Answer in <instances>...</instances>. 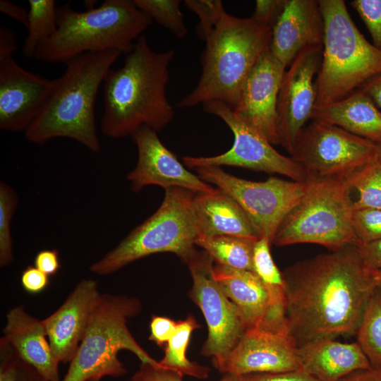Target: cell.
<instances>
[{"label":"cell","mask_w":381,"mask_h":381,"mask_svg":"<svg viewBox=\"0 0 381 381\" xmlns=\"http://www.w3.org/2000/svg\"><path fill=\"white\" fill-rule=\"evenodd\" d=\"M286 320L297 346L319 339L356 334L377 287L357 246L318 255L283 273Z\"/></svg>","instance_id":"1"},{"label":"cell","mask_w":381,"mask_h":381,"mask_svg":"<svg viewBox=\"0 0 381 381\" xmlns=\"http://www.w3.org/2000/svg\"><path fill=\"white\" fill-rule=\"evenodd\" d=\"M175 52L153 51L145 35L135 41L122 67L110 69L103 82L101 131L111 138L131 135L140 127L163 129L174 117L167 97L169 64Z\"/></svg>","instance_id":"2"},{"label":"cell","mask_w":381,"mask_h":381,"mask_svg":"<svg viewBox=\"0 0 381 381\" xmlns=\"http://www.w3.org/2000/svg\"><path fill=\"white\" fill-rule=\"evenodd\" d=\"M121 52L85 53L64 64L65 72L54 79L53 90L42 111L25 132V138L43 145L68 138L93 152L101 150L95 119L97 92Z\"/></svg>","instance_id":"3"},{"label":"cell","mask_w":381,"mask_h":381,"mask_svg":"<svg viewBox=\"0 0 381 381\" xmlns=\"http://www.w3.org/2000/svg\"><path fill=\"white\" fill-rule=\"evenodd\" d=\"M271 37L270 28L226 12L205 40L195 87L176 107L189 108L218 100L234 109L248 75L269 49Z\"/></svg>","instance_id":"4"},{"label":"cell","mask_w":381,"mask_h":381,"mask_svg":"<svg viewBox=\"0 0 381 381\" xmlns=\"http://www.w3.org/2000/svg\"><path fill=\"white\" fill-rule=\"evenodd\" d=\"M56 14V31L39 44L35 55L47 63L108 50L128 54L152 23L133 0H106L83 12L65 4L57 7Z\"/></svg>","instance_id":"5"},{"label":"cell","mask_w":381,"mask_h":381,"mask_svg":"<svg viewBox=\"0 0 381 381\" xmlns=\"http://www.w3.org/2000/svg\"><path fill=\"white\" fill-rule=\"evenodd\" d=\"M324 22L315 109L339 100L381 73V51L352 20L343 0H318Z\"/></svg>","instance_id":"6"},{"label":"cell","mask_w":381,"mask_h":381,"mask_svg":"<svg viewBox=\"0 0 381 381\" xmlns=\"http://www.w3.org/2000/svg\"><path fill=\"white\" fill-rule=\"evenodd\" d=\"M141 310L138 298L102 294L61 381H100L106 377L126 375L127 370L118 358L122 350L133 353L141 363L160 365L137 342L127 326L128 320Z\"/></svg>","instance_id":"7"},{"label":"cell","mask_w":381,"mask_h":381,"mask_svg":"<svg viewBox=\"0 0 381 381\" xmlns=\"http://www.w3.org/2000/svg\"><path fill=\"white\" fill-rule=\"evenodd\" d=\"M195 194L177 187L166 189L157 210L92 264L90 271L99 275L111 274L135 260L159 253H174L186 264L198 251L195 248L200 235L194 207Z\"/></svg>","instance_id":"8"},{"label":"cell","mask_w":381,"mask_h":381,"mask_svg":"<svg viewBox=\"0 0 381 381\" xmlns=\"http://www.w3.org/2000/svg\"><path fill=\"white\" fill-rule=\"evenodd\" d=\"M351 191L348 179L307 182L303 198L280 224L272 244L314 243L329 251L359 246L352 224Z\"/></svg>","instance_id":"9"},{"label":"cell","mask_w":381,"mask_h":381,"mask_svg":"<svg viewBox=\"0 0 381 381\" xmlns=\"http://www.w3.org/2000/svg\"><path fill=\"white\" fill-rule=\"evenodd\" d=\"M375 150L373 142L313 119L298 135L291 157L304 170L307 182L349 179L375 159Z\"/></svg>","instance_id":"10"},{"label":"cell","mask_w":381,"mask_h":381,"mask_svg":"<svg viewBox=\"0 0 381 381\" xmlns=\"http://www.w3.org/2000/svg\"><path fill=\"white\" fill-rule=\"evenodd\" d=\"M195 170L202 180L232 197L246 214L258 237H267L272 244L280 224L303 198L307 188V182L277 177L251 181L229 174L216 166L200 167Z\"/></svg>","instance_id":"11"},{"label":"cell","mask_w":381,"mask_h":381,"mask_svg":"<svg viewBox=\"0 0 381 381\" xmlns=\"http://www.w3.org/2000/svg\"><path fill=\"white\" fill-rule=\"evenodd\" d=\"M205 112L219 117L232 131L234 140L226 152L214 156L182 158L190 169L207 166H230L267 174H279L298 182H307L301 166L277 151L265 135L238 116L225 103L212 100L202 104Z\"/></svg>","instance_id":"12"},{"label":"cell","mask_w":381,"mask_h":381,"mask_svg":"<svg viewBox=\"0 0 381 381\" xmlns=\"http://www.w3.org/2000/svg\"><path fill=\"white\" fill-rule=\"evenodd\" d=\"M213 261L204 250L198 251L186 265L193 279L190 298L200 308L207 325L201 353L212 357L220 372L247 329L239 310L214 279Z\"/></svg>","instance_id":"13"},{"label":"cell","mask_w":381,"mask_h":381,"mask_svg":"<svg viewBox=\"0 0 381 381\" xmlns=\"http://www.w3.org/2000/svg\"><path fill=\"white\" fill-rule=\"evenodd\" d=\"M322 45L302 51L285 71L277 104L279 143L291 155L296 139L315 109L318 73Z\"/></svg>","instance_id":"14"},{"label":"cell","mask_w":381,"mask_h":381,"mask_svg":"<svg viewBox=\"0 0 381 381\" xmlns=\"http://www.w3.org/2000/svg\"><path fill=\"white\" fill-rule=\"evenodd\" d=\"M131 137L137 147L138 160L128 174L131 189L139 192L155 185L184 188L195 193H211L217 188L189 171L176 156L162 143L157 131L148 126L138 128Z\"/></svg>","instance_id":"15"},{"label":"cell","mask_w":381,"mask_h":381,"mask_svg":"<svg viewBox=\"0 0 381 381\" xmlns=\"http://www.w3.org/2000/svg\"><path fill=\"white\" fill-rule=\"evenodd\" d=\"M54 80L28 71L13 57L0 59V128L25 132L37 118Z\"/></svg>","instance_id":"16"},{"label":"cell","mask_w":381,"mask_h":381,"mask_svg":"<svg viewBox=\"0 0 381 381\" xmlns=\"http://www.w3.org/2000/svg\"><path fill=\"white\" fill-rule=\"evenodd\" d=\"M301 369L298 346L289 332L253 327L246 330L220 373L245 375Z\"/></svg>","instance_id":"17"},{"label":"cell","mask_w":381,"mask_h":381,"mask_svg":"<svg viewBox=\"0 0 381 381\" xmlns=\"http://www.w3.org/2000/svg\"><path fill=\"white\" fill-rule=\"evenodd\" d=\"M213 277L239 310L247 329L258 327L277 332H289L285 308L276 304L266 286L253 272L216 264Z\"/></svg>","instance_id":"18"},{"label":"cell","mask_w":381,"mask_h":381,"mask_svg":"<svg viewBox=\"0 0 381 381\" xmlns=\"http://www.w3.org/2000/svg\"><path fill=\"white\" fill-rule=\"evenodd\" d=\"M286 68L267 49L248 75L237 105L238 116L260 131L274 145H280L277 104Z\"/></svg>","instance_id":"19"},{"label":"cell","mask_w":381,"mask_h":381,"mask_svg":"<svg viewBox=\"0 0 381 381\" xmlns=\"http://www.w3.org/2000/svg\"><path fill=\"white\" fill-rule=\"evenodd\" d=\"M101 294L96 281L83 279L56 310L42 320L59 363H70L74 358Z\"/></svg>","instance_id":"20"},{"label":"cell","mask_w":381,"mask_h":381,"mask_svg":"<svg viewBox=\"0 0 381 381\" xmlns=\"http://www.w3.org/2000/svg\"><path fill=\"white\" fill-rule=\"evenodd\" d=\"M324 22L318 1L286 0L272 29L270 52L286 68L304 49L322 46Z\"/></svg>","instance_id":"21"},{"label":"cell","mask_w":381,"mask_h":381,"mask_svg":"<svg viewBox=\"0 0 381 381\" xmlns=\"http://www.w3.org/2000/svg\"><path fill=\"white\" fill-rule=\"evenodd\" d=\"M3 329L4 339L17 354L47 381H61L59 365L42 320L29 314L23 306L8 310Z\"/></svg>","instance_id":"22"},{"label":"cell","mask_w":381,"mask_h":381,"mask_svg":"<svg viewBox=\"0 0 381 381\" xmlns=\"http://www.w3.org/2000/svg\"><path fill=\"white\" fill-rule=\"evenodd\" d=\"M298 354L302 369L320 381H338L355 371L371 368L357 342L319 339L298 346Z\"/></svg>","instance_id":"23"},{"label":"cell","mask_w":381,"mask_h":381,"mask_svg":"<svg viewBox=\"0 0 381 381\" xmlns=\"http://www.w3.org/2000/svg\"><path fill=\"white\" fill-rule=\"evenodd\" d=\"M194 207L199 236L227 235L259 239L240 205L222 190L217 188L211 193H196Z\"/></svg>","instance_id":"24"},{"label":"cell","mask_w":381,"mask_h":381,"mask_svg":"<svg viewBox=\"0 0 381 381\" xmlns=\"http://www.w3.org/2000/svg\"><path fill=\"white\" fill-rule=\"evenodd\" d=\"M312 119L337 126L375 143L381 142V111L360 89L315 109Z\"/></svg>","instance_id":"25"},{"label":"cell","mask_w":381,"mask_h":381,"mask_svg":"<svg viewBox=\"0 0 381 381\" xmlns=\"http://www.w3.org/2000/svg\"><path fill=\"white\" fill-rule=\"evenodd\" d=\"M257 241L227 235L198 236L195 245L219 265L253 272V248Z\"/></svg>","instance_id":"26"},{"label":"cell","mask_w":381,"mask_h":381,"mask_svg":"<svg viewBox=\"0 0 381 381\" xmlns=\"http://www.w3.org/2000/svg\"><path fill=\"white\" fill-rule=\"evenodd\" d=\"M200 325L193 316L178 321L177 328L165 345L164 357L158 361L161 367L174 370L181 375H190L198 379H206L210 368L189 361L186 350L192 332Z\"/></svg>","instance_id":"27"},{"label":"cell","mask_w":381,"mask_h":381,"mask_svg":"<svg viewBox=\"0 0 381 381\" xmlns=\"http://www.w3.org/2000/svg\"><path fill=\"white\" fill-rule=\"evenodd\" d=\"M356 335L371 367H381V289L377 286L368 301Z\"/></svg>","instance_id":"28"},{"label":"cell","mask_w":381,"mask_h":381,"mask_svg":"<svg viewBox=\"0 0 381 381\" xmlns=\"http://www.w3.org/2000/svg\"><path fill=\"white\" fill-rule=\"evenodd\" d=\"M27 36L22 52L30 59L35 58L39 44L53 35L57 29V14L54 0H29Z\"/></svg>","instance_id":"29"},{"label":"cell","mask_w":381,"mask_h":381,"mask_svg":"<svg viewBox=\"0 0 381 381\" xmlns=\"http://www.w3.org/2000/svg\"><path fill=\"white\" fill-rule=\"evenodd\" d=\"M271 242L267 237L259 238L254 245L253 272L259 277L278 306L285 308L286 284L270 253Z\"/></svg>","instance_id":"30"},{"label":"cell","mask_w":381,"mask_h":381,"mask_svg":"<svg viewBox=\"0 0 381 381\" xmlns=\"http://www.w3.org/2000/svg\"><path fill=\"white\" fill-rule=\"evenodd\" d=\"M358 193L353 209L381 210V164L376 159L367 164L348 179Z\"/></svg>","instance_id":"31"},{"label":"cell","mask_w":381,"mask_h":381,"mask_svg":"<svg viewBox=\"0 0 381 381\" xmlns=\"http://www.w3.org/2000/svg\"><path fill=\"white\" fill-rule=\"evenodd\" d=\"M152 21L169 30L178 38L186 36L188 30L181 10L179 0H133Z\"/></svg>","instance_id":"32"},{"label":"cell","mask_w":381,"mask_h":381,"mask_svg":"<svg viewBox=\"0 0 381 381\" xmlns=\"http://www.w3.org/2000/svg\"><path fill=\"white\" fill-rule=\"evenodd\" d=\"M19 200L15 190L5 182H0V266L6 267L13 260L11 221Z\"/></svg>","instance_id":"33"},{"label":"cell","mask_w":381,"mask_h":381,"mask_svg":"<svg viewBox=\"0 0 381 381\" xmlns=\"http://www.w3.org/2000/svg\"><path fill=\"white\" fill-rule=\"evenodd\" d=\"M0 381H47L24 361L11 344L0 339Z\"/></svg>","instance_id":"34"},{"label":"cell","mask_w":381,"mask_h":381,"mask_svg":"<svg viewBox=\"0 0 381 381\" xmlns=\"http://www.w3.org/2000/svg\"><path fill=\"white\" fill-rule=\"evenodd\" d=\"M184 4L198 16L196 34L199 39L205 41L226 13L222 2L220 0H186Z\"/></svg>","instance_id":"35"},{"label":"cell","mask_w":381,"mask_h":381,"mask_svg":"<svg viewBox=\"0 0 381 381\" xmlns=\"http://www.w3.org/2000/svg\"><path fill=\"white\" fill-rule=\"evenodd\" d=\"M352 224L361 245L381 239V210L354 209Z\"/></svg>","instance_id":"36"},{"label":"cell","mask_w":381,"mask_h":381,"mask_svg":"<svg viewBox=\"0 0 381 381\" xmlns=\"http://www.w3.org/2000/svg\"><path fill=\"white\" fill-rule=\"evenodd\" d=\"M351 4L368 28L373 44L381 51V0H353Z\"/></svg>","instance_id":"37"},{"label":"cell","mask_w":381,"mask_h":381,"mask_svg":"<svg viewBox=\"0 0 381 381\" xmlns=\"http://www.w3.org/2000/svg\"><path fill=\"white\" fill-rule=\"evenodd\" d=\"M286 2V0H257L250 18L272 29L280 17Z\"/></svg>","instance_id":"38"},{"label":"cell","mask_w":381,"mask_h":381,"mask_svg":"<svg viewBox=\"0 0 381 381\" xmlns=\"http://www.w3.org/2000/svg\"><path fill=\"white\" fill-rule=\"evenodd\" d=\"M183 375L169 369L147 363H140L131 381H183Z\"/></svg>","instance_id":"39"},{"label":"cell","mask_w":381,"mask_h":381,"mask_svg":"<svg viewBox=\"0 0 381 381\" xmlns=\"http://www.w3.org/2000/svg\"><path fill=\"white\" fill-rule=\"evenodd\" d=\"M178 322L162 316L154 315L150 322L149 339L159 346H163L172 337L177 328Z\"/></svg>","instance_id":"40"},{"label":"cell","mask_w":381,"mask_h":381,"mask_svg":"<svg viewBox=\"0 0 381 381\" xmlns=\"http://www.w3.org/2000/svg\"><path fill=\"white\" fill-rule=\"evenodd\" d=\"M243 377L244 381H320L303 369L274 373H252Z\"/></svg>","instance_id":"41"},{"label":"cell","mask_w":381,"mask_h":381,"mask_svg":"<svg viewBox=\"0 0 381 381\" xmlns=\"http://www.w3.org/2000/svg\"><path fill=\"white\" fill-rule=\"evenodd\" d=\"M49 276L32 265H28L22 272L20 282L28 293L36 294L43 291L49 283Z\"/></svg>","instance_id":"42"},{"label":"cell","mask_w":381,"mask_h":381,"mask_svg":"<svg viewBox=\"0 0 381 381\" xmlns=\"http://www.w3.org/2000/svg\"><path fill=\"white\" fill-rule=\"evenodd\" d=\"M34 265L48 276L54 275L61 268L58 250L53 249L40 251L35 258Z\"/></svg>","instance_id":"43"},{"label":"cell","mask_w":381,"mask_h":381,"mask_svg":"<svg viewBox=\"0 0 381 381\" xmlns=\"http://www.w3.org/2000/svg\"><path fill=\"white\" fill-rule=\"evenodd\" d=\"M357 248L363 260L368 267L381 271V239L361 244Z\"/></svg>","instance_id":"44"},{"label":"cell","mask_w":381,"mask_h":381,"mask_svg":"<svg viewBox=\"0 0 381 381\" xmlns=\"http://www.w3.org/2000/svg\"><path fill=\"white\" fill-rule=\"evenodd\" d=\"M17 49L14 32L5 25L0 26V59L13 57Z\"/></svg>","instance_id":"45"},{"label":"cell","mask_w":381,"mask_h":381,"mask_svg":"<svg viewBox=\"0 0 381 381\" xmlns=\"http://www.w3.org/2000/svg\"><path fill=\"white\" fill-rule=\"evenodd\" d=\"M0 11L13 20L23 24L25 27L28 22V10L8 0L0 1Z\"/></svg>","instance_id":"46"},{"label":"cell","mask_w":381,"mask_h":381,"mask_svg":"<svg viewBox=\"0 0 381 381\" xmlns=\"http://www.w3.org/2000/svg\"><path fill=\"white\" fill-rule=\"evenodd\" d=\"M358 89L368 95L381 111V73L369 78Z\"/></svg>","instance_id":"47"},{"label":"cell","mask_w":381,"mask_h":381,"mask_svg":"<svg viewBox=\"0 0 381 381\" xmlns=\"http://www.w3.org/2000/svg\"><path fill=\"white\" fill-rule=\"evenodd\" d=\"M338 381H381V367L355 371Z\"/></svg>","instance_id":"48"},{"label":"cell","mask_w":381,"mask_h":381,"mask_svg":"<svg viewBox=\"0 0 381 381\" xmlns=\"http://www.w3.org/2000/svg\"><path fill=\"white\" fill-rule=\"evenodd\" d=\"M219 381H244L243 375L226 373H224V376Z\"/></svg>","instance_id":"49"},{"label":"cell","mask_w":381,"mask_h":381,"mask_svg":"<svg viewBox=\"0 0 381 381\" xmlns=\"http://www.w3.org/2000/svg\"><path fill=\"white\" fill-rule=\"evenodd\" d=\"M373 274L376 286L381 289V271L373 270Z\"/></svg>","instance_id":"50"},{"label":"cell","mask_w":381,"mask_h":381,"mask_svg":"<svg viewBox=\"0 0 381 381\" xmlns=\"http://www.w3.org/2000/svg\"><path fill=\"white\" fill-rule=\"evenodd\" d=\"M375 159L381 164V142L376 143Z\"/></svg>","instance_id":"51"}]
</instances>
